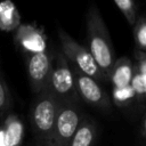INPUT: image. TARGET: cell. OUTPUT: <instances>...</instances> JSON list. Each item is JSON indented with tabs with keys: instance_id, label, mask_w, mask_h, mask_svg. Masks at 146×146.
<instances>
[{
	"instance_id": "6da1fadb",
	"label": "cell",
	"mask_w": 146,
	"mask_h": 146,
	"mask_svg": "<svg viewBox=\"0 0 146 146\" xmlns=\"http://www.w3.org/2000/svg\"><path fill=\"white\" fill-rule=\"evenodd\" d=\"M87 25V49L91 54L99 70L107 78L116 60L114 47L100 11L96 3H91L86 16Z\"/></svg>"
},
{
	"instance_id": "7a4b0ae2",
	"label": "cell",
	"mask_w": 146,
	"mask_h": 146,
	"mask_svg": "<svg viewBox=\"0 0 146 146\" xmlns=\"http://www.w3.org/2000/svg\"><path fill=\"white\" fill-rule=\"evenodd\" d=\"M59 104V100L47 89L38 94L31 105L30 122L40 146L50 145Z\"/></svg>"
},
{
	"instance_id": "3957f363",
	"label": "cell",
	"mask_w": 146,
	"mask_h": 146,
	"mask_svg": "<svg viewBox=\"0 0 146 146\" xmlns=\"http://www.w3.org/2000/svg\"><path fill=\"white\" fill-rule=\"evenodd\" d=\"M57 33L60 43V51L67 58V60L71 63L73 67L84 73L86 75L95 79L97 82H102V83L108 82V78L103 74V72L99 70L98 65L96 64L95 59L92 58L91 54L84 46L78 43L60 26L57 29Z\"/></svg>"
},
{
	"instance_id": "277c9868",
	"label": "cell",
	"mask_w": 146,
	"mask_h": 146,
	"mask_svg": "<svg viewBox=\"0 0 146 146\" xmlns=\"http://www.w3.org/2000/svg\"><path fill=\"white\" fill-rule=\"evenodd\" d=\"M48 90L59 100V103L78 104L79 102L73 79L72 65L62 51H55L52 55V67Z\"/></svg>"
},
{
	"instance_id": "5b68a950",
	"label": "cell",
	"mask_w": 146,
	"mask_h": 146,
	"mask_svg": "<svg viewBox=\"0 0 146 146\" xmlns=\"http://www.w3.org/2000/svg\"><path fill=\"white\" fill-rule=\"evenodd\" d=\"M82 119L83 114L78 104L60 103L49 146H67Z\"/></svg>"
},
{
	"instance_id": "8992f818",
	"label": "cell",
	"mask_w": 146,
	"mask_h": 146,
	"mask_svg": "<svg viewBox=\"0 0 146 146\" xmlns=\"http://www.w3.org/2000/svg\"><path fill=\"white\" fill-rule=\"evenodd\" d=\"M26 67L32 91L38 95L47 90L52 67V55L47 50L26 55Z\"/></svg>"
},
{
	"instance_id": "52a82bcc",
	"label": "cell",
	"mask_w": 146,
	"mask_h": 146,
	"mask_svg": "<svg viewBox=\"0 0 146 146\" xmlns=\"http://www.w3.org/2000/svg\"><path fill=\"white\" fill-rule=\"evenodd\" d=\"M72 72L79 98L92 106L99 107L104 111H108L111 108V99L108 94L102 88L99 82L80 72L73 66Z\"/></svg>"
},
{
	"instance_id": "ba28073f",
	"label": "cell",
	"mask_w": 146,
	"mask_h": 146,
	"mask_svg": "<svg viewBox=\"0 0 146 146\" xmlns=\"http://www.w3.org/2000/svg\"><path fill=\"white\" fill-rule=\"evenodd\" d=\"M14 40L25 55L47 50L43 32L30 24H21L15 30Z\"/></svg>"
},
{
	"instance_id": "9c48e42d",
	"label": "cell",
	"mask_w": 146,
	"mask_h": 146,
	"mask_svg": "<svg viewBox=\"0 0 146 146\" xmlns=\"http://www.w3.org/2000/svg\"><path fill=\"white\" fill-rule=\"evenodd\" d=\"M24 124L13 113H8L0 121V146H22Z\"/></svg>"
},
{
	"instance_id": "30bf717a",
	"label": "cell",
	"mask_w": 146,
	"mask_h": 146,
	"mask_svg": "<svg viewBox=\"0 0 146 146\" xmlns=\"http://www.w3.org/2000/svg\"><path fill=\"white\" fill-rule=\"evenodd\" d=\"M133 74V63L129 57H120L115 60L110 76L108 82L112 83L113 89H120L131 86Z\"/></svg>"
},
{
	"instance_id": "8fae6325",
	"label": "cell",
	"mask_w": 146,
	"mask_h": 146,
	"mask_svg": "<svg viewBox=\"0 0 146 146\" xmlns=\"http://www.w3.org/2000/svg\"><path fill=\"white\" fill-rule=\"evenodd\" d=\"M97 138V125L90 117L83 116L67 146H94Z\"/></svg>"
},
{
	"instance_id": "7c38bea8",
	"label": "cell",
	"mask_w": 146,
	"mask_h": 146,
	"mask_svg": "<svg viewBox=\"0 0 146 146\" xmlns=\"http://www.w3.org/2000/svg\"><path fill=\"white\" fill-rule=\"evenodd\" d=\"M21 25L19 14L15 5L10 1L0 3V30L10 31L16 30Z\"/></svg>"
},
{
	"instance_id": "4fadbf2b",
	"label": "cell",
	"mask_w": 146,
	"mask_h": 146,
	"mask_svg": "<svg viewBox=\"0 0 146 146\" xmlns=\"http://www.w3.org/2000/svg\"><path fill=\"white\" fill-rule=\"evenodd\" d=\"M132 29L136 50L146 52V15L137 17V21Z\"/></svg>"
},
{
	"instance_id": "5bb4252c",
	"label": "cell",
	"mask_w": 146,
	"mask_h": 146,
	"mask_svg": "<svg viewBox=\"0 0 146 146\" xmlns=\"http://www.w3.org/2000/svg\"><path fill=\"white\" fill-rule=\"evenodd\" d=\"M114 5L119 8V10L124 16L127 23L133 27L137 21V6L132 0H114Z\"/></svg>"
},
{
	"instance_id": "9a60e30c",
	"label": "cell",
	"mask_w": 146,
	"mask_h": 146,
	"mask_svg": "<svg viewBox=\"0 0 146 146\" xmlns=\"http://www.w3.org/2000/svg\"><path fill=\"white\" fill-rule=\"evenodd\" d=\"M11 105H13V102H11L9 88L6 83V81L3 80L2 75L0 74V121L8 113H10Z\"/></svg>"
},
{
	"instance_id": "2e32d148",
	"label": "cell",
	"mask_w": 146,
	"mask_h": 146,
	"mask_svg": "<svg viewBox=\"0 0 146 146\" xmlns=\"http://www.w3.org/2000/svg\"><path fill=\"white\" fill-rule=\"evenodd\" d=\"M112 97L114 103L120 106L124 107L128 106L133 99H135V92L131 86L125 87V88H120V89H112Z\"/></svg>"
},
{
	"instance_id": "e0dca14e",
	"label": "cell",
	"mask_w": 146,
	"mask_h": 146,
	"mask_svg": "<svg viewBox=\"0 0 146 146\" xmlns=\"http://www.w3.org/2000/svg\"><path fill=\"white\" fill-rule=\"evenodd\" d=\"M133 67L138 73L139 80L143 84L144 92H145V100H146V52L135 50V63Z\"/></svg>"
},
{
	"instance_id": "ac0fdd59",
	"label": "cell",
	"mask_w": 146,
	"mask_h": 146,
	"mask_svg": "<svg viewBox=\"0 0 146 146\" xmlns=\"http://www.w3.org/2000/svg\"><path fill=\"white\" fill-rule=\"evenodd\" d=\"M140 135L144 139H146V113L141 120V123H140Z\"/></svg>"
},
{
	"instance_id": "d6986e66",
	"label": "cell",
	"mask_w": 146,
	"mask_h": 146,
	"mask_svg": "<svg viewBox=\"0 0 146 146\" xmlns=\"http://www.w3.org/2000/svg\"><path fill=\"white\" fill-rule=\"evenodd\" d=\"M38 146H40V145H38Z\"/></svg>"
}]
</instances>
